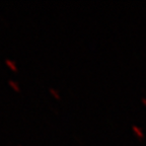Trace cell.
<instances>
[{
  "label": "cell",
  "instance_id": "obj_1",
  "mask_svg": "<svg viewBox=\"0 0 146 146\" xmlns=\"http://www.w3.org/2000/svg\"><path fill=\"white\" fill-rule=\"evenodd\" d=\"M6 63H7V64H9V66L11 67V68L13 69V70H15V69H16V67L14 66V63H13V62L10 61V60H6Z\"/></svg>",
  "mask_w": 146,
  "mask_h": 146
},
{
  "label": "cell",
  "instance_id": "obj_2",
  "mask_svg": "<svg viewBox=\"0 0 146 146\" xmlns=\"http://www.w3.org/2000/svg\"><path fill=\"white\" fill-rule=\"evenodd\" d=\"M10 84H11V85H12V86H13V87H14V88H16V89H17V88H18V87H17V85H15V84H14V83H13V82H12V81H10Z\"/></svg>",
  "mask_w": 146,
  "mask_h": 146
}]
</instances>
